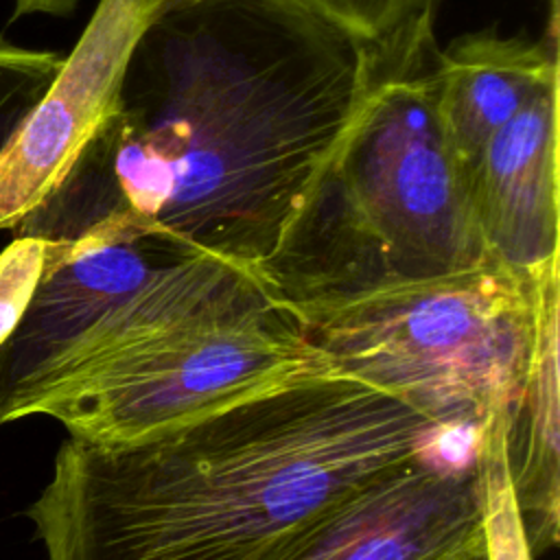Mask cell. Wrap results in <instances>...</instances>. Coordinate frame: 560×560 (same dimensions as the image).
Segmentation results:
<instances>
[{"label": "cell", "mask_w": 560, "mask_h": 560, "mask_svg": "<svg viewBox=\"0 0 560 560\" xmlns=\"http://www.w3.org/2000/svg\"><path fill=\"white\" fill-rule=\"evenodd\" d=\"M433 22L368 44L352 116L262 271L280 304L459 273L492 258L438 112Z\"/></svg>", "instance_id": "cell-3"}, {"label": "cell", "mask_w": 560, "mask_h": 560, "mask_svg": "<svg viewBox=\"0 0 560 560\" xmlns=\"http://www.w3.org/2000/svg\"><path fill=\"white\" fill-rule=\"evenodd\" d=\"M558 79V33L551 31L540 42L470 33L440 50L438 112L466 171L488 140Z\"/></svg>", "instance_id": "cell-10"}, {"label": "cell", "mask_w": 560, "mask_h": 560, "mask_svg": "<svg viewBox=\"0 0 560 560\" xmlns=\"http://www.w3.org/2000/svg\"><path fill=\"white\" fill-rule=\"evenodd\" d=\"M81 0H15L11 20H20L31 13H46V15H57V18H68L74 13Z\"/></svg>", "instance_id": "cell-16"}, {"label": "cell", "mask_w": 560, "mask_h": 560, "mask_svg": "<svg viewBox=\"0 0 560 560\" xmlns=\"http://www.w3.org/2000/svg\"><path fill=\"white\" fill-rule=\"evenodd\" d=\"M273 304L258 273L160 232L105 223L50 243L42 280L0 346V427L35 416L114 354L192 322Z\"/></svg>", "instance_id": "cell-5"}, {"label": "cell", "mask_w": 560, "mask_h": 560, "mask_svg": "<svg viewBox=\"0 0 560 560\" xmlns=\"http://www.w3.org/2000/svg\"><path fill=\"white\" fill-rule=\"evenodd\" d=\"M282 306L335 372L444 424L479 433L497 416H516L534 343L536 276L490 258L459 273Z\"/></svg>", "instance_id": "cell-4"}, {"label": "cell", "mask_w": 560, "mask_h": 560, "mask_svg": "<svg viewBox=\"0 0 560 560\" xmlns=\"http://www.w3.org/2000/svg\"><path fill=\"white\" fill-rule=\"evenodd\" d=\"M549 9H551V13H549V26H551V28H558V0H549Z\"/></svg>", "instance_id": "cell-18"}, {"label": "cell", "mask_w": 560, "mask_h": 560, "mask_svg": "<svg viewBox=\"0 0 560 560\" xmlns=\"http://www.w3.org/2000/svg\"><path fill=\"white\" fill-rule=\"evenodd\" d=\"M514 420L492 418L477 438V477L486 560H534L510 472V431Z\"/></svg>", "instance_id": "cell-12"}, {"label": "cell", "mask_w": 560, "mask_h": 560, "mask_svg": "<svg viewBox=\"0 0 560 560\" xmlns=\"http://www.w3.org/2000/svg\"><path fill=\"white\" fill-rule=\"evenodd\" d=\"M365 66L368 44L304 0H164L109 112L13 234L125 223L262 278Z\"/></svg>", "instance_id": "cell-1"}, {"label": "cell", "mask_w": 560, "mask_h": 560, "mask_svg": "<svg viewBox=\"0 0 560 560\" xmlns=\"http://www.w3.org/2000/svg\"><path fill=\"white\" fill-rule=\"evenodd\" d=\"M440 560H486V547H483V534L457 549H453L451 553L442 556Z\"/></svg>", "instance_id": "cell-17"}, {"label": "cell", "mask_w": 560, "mask_h": 560, "mask_svg": "<svg viewBox=\"0 0 560 560\" xmlns=\"http://www.w3.org/2000/svg\"><path fill=\"white\" fill-rule=\"evenodd\" d=\"M477 438L368 483L254 560H440L483 534Z\"/></svg>", "instance_id": "cell-7"}, {"label": "cell", "mask_w": 560, "mask_h": 560, "mask_svg": "<svg viewBox=\"0 0 560 560\" xmlns=\"http://www.w3.org/2000/svg\"><path fill=\"white\" fill-rule=\"evenodd\" d=\"M560 269L536 276L534 343L510 431V472L532 556L558 545L560 523Z\"/></svg>", "instance_id": "cell-11"}, {"label": "cell", "mask_w": 560, "mask_h": 560, "mask_svg": "<svg viewBox=\"0 0 560 560\" xmlns=\"http://www.w3.org/2000/svg\"><path fill=\"white\" fill-rule=\"evenodd\" d=\"M63 57L55 50L22 48L0 37V158L55 81Z\"/></svg>", "instance_id": "cell-13"}, {"label": "cell", "mask_w": 560, "mask_h": 560, "mask_svg": "<svg viewBox=\"0 0 560 560\" xmlns=\"http://www.w3.org/2000/svg\"><path fill=\"white\" fill-rule=\"evenodd\" d=\"M164 0H98L88 26L0 158V230H13L109 112L129 57Z\"/></svg>", "instance_id": "cell-8"}, {"label": "cell", "mask_w": 560, "mask_h": 560, "mask_svg": "<svg viewBox=\"0 0 560 560\" xmlns=\"http://www.w3.org/2000/svg\"><path fill=\"white\" fill-rule=\"evenodd\" d=\"M558 88L505 122L466 171L490 256L527 278L558 262Z\"/></svg>", "instance_id": "cell-9"}, {"label": "cell", "mask_w": 560, "mask_h": 560, "mask_svg": "<svg viewBox=\"0 0 560 560\" xmlns=\"http://www.w3.org/2000/svg\"><path fill=\"white\" fill-rule=\"evenodd\" d=\"M50 243L15 236L0 252V346L22 319L46 269Z\"/></svg>", "instance_id": "cell-15"}, {"label": "cell", "mask_w": 560, "mask_h": 560, "mask_svg": "<svg viewBox=\"0 0 560 560\" xmlns=\"http://www.w3.org/2000/svg\"><path fill=\"white\" fill-rule=\"evenodd\" d=\"M365 44L383 42L405 26L435 18L440 0H304Z\"/></svg>", "instance_id": "cell-14"}, {"label": "cell", "mask_w": 560, "mask_h": 560, "mask_svg": "<svg viewBox=\"0 0 560 560\" xmlns=\"http://www.w3.org/2000/svg\"><path fill=\"white\" fill-rule=\"evenodd\" d=\"M315 372H335L293 315L267 308L192 322L79 374L35 416L70 438L127 444L197 422Z\"/></svg>", "instance_id": "cell-6"}, {"label": "cell", "mask_w": 560, "mask_h": 560, "mask_svg": "<svg viewBox=\"0 0 560 560\" xmlns=\"http://www.w3.org/2000/svg\"><path fill=\"white\" fill-rule=\"evenodd\" d=\"M477 435L315 372L147 440L68 438L26 516L48 560H254L368 483Z\"/></svg>", "instance_id": "cell-2"}]
</instances>
